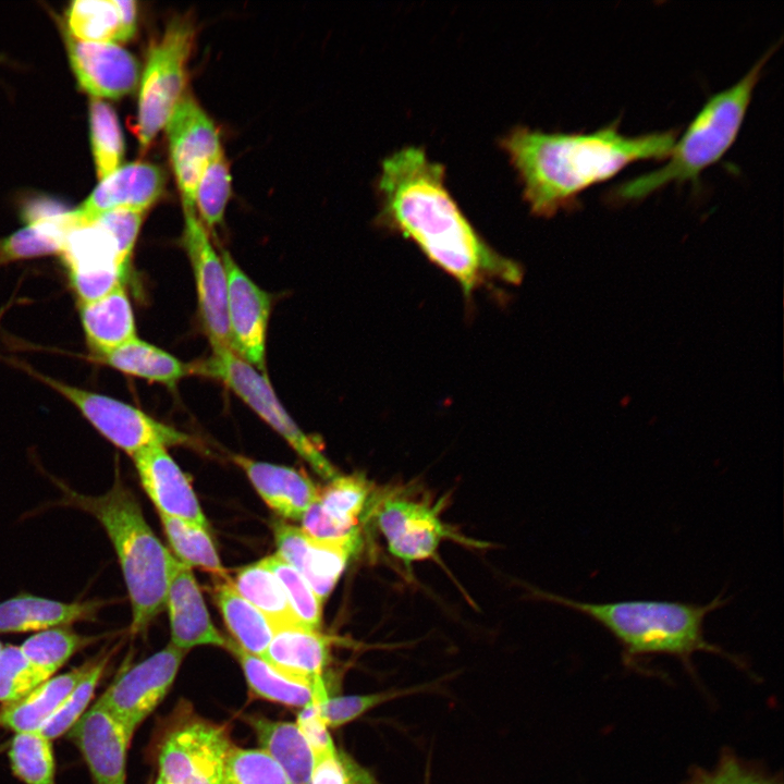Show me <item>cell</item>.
<instances>
[{
	"label": "cell",
	"mask_w": 784,
	"mask_h": 784,
	"mask_svg": "<svg viewBox=\"0 0 784 784\" xmlns=\"http://www.w3.org/2000/svg\"><path fill=\"white\" fill-rule=\"evenodd\" d=\"M331 640L319 629L301 624L274 628L261 659L280 673L310 684L318 699L328 697L323 671L330 658Z\"/></svg>",
	"instance_id": "20"
},
{
	"label": "cell",
	"mask_w": 784,
	"mask_h": 784,
	"mask_svg": "<svg viewBox=\"0 0 784 784\" xmlns=\"http://www.w3.org/2000/svg\"><path fill=\"white\" fill-rule=\"evenodd\" d=\"M0 59H1V57H0Z\"/></svg>",
	"instance_id": "50"
},
{
	"label": "cell",
	"mask_w": 784,
	"mask_h": 784,
	"mask_svg": "<svg viewBox=\"0 0 784 784\" xmlns=\"http://www.w3.org/2000/svg\"><path fill=\"white\" fill-rule=\"evenodd\" d=\"M2 647H3V646H2L1 642H0V649H1Z\"/></svg>",
	"instance_id": "49"
},
{
	"label": "cell",
	"mask_w": 784,
	"mask_h": 784,
	"mask_svg": "<svg viewBox=\"0 0 784 784\" xmlns=\"http://www.w3.org/2000/svg\"><path fill=\"white\" fill-rule=\"evenodd\" d=\"M36 377L71 402L102 437L131 456L152 445L189 442L187 434L133 405L46 375L36 373Z\"/></svg>",
	"instance_id": "8"
},
{
	"label": "cell",
	"mask_w": 784,
	"mask_h": 784,
	"mask_svg": "<svg viewBox=\"0 0 784 784\" xmlns=\"http://www.w3.org/2000/svg\"><path fill=\"white\" fill-rule=\"evenodd\" d=\"M91 357L123 373L169 387H174L180 379L191 372L189 365L138 338L111 352Z\"/></svg>",
	"instance_id": "29"
},
{
	"label": "cell",
	"mask_w": 784,
	"mask_h": 784,
	"mask_svg": "<svg viewBox=\"0 0 784 784\" xmlns=\"http://www.w3.org/2000/svg\"><path fill=\"white\" fill-rule=\"evenodd\" d=\"M88 112L94 163L98 179L102 180L120 168L124 156L123 134L109 103L91 98Z\"/></svg>",
	"instance_id": "34"
},
{
	"label": "cell",
	"mask_w": 784,
	"mask_h": 784,
	"mask_svg": "<svg viewBox=\"0 0 784 784\" xmlns=\"http://www.w3.org/2000/svg\"><path fill=\"white\" fill-rule=\"evenodd\" d=\"M96 640L97 637L83 636L64 626L36 633L20 648L34 666L52 677L74 653Z\"/></svg>",
	"instance_id": "35"
},
{
	"label": "cell",
	"mask_w": 784,
	"mask_h": 784,
	"mask_svg": "<svg viewBox=\"0 0 784 784\" xmlns=\"http://www.w3.org/2000/svg\"><path fill=\"white\" fill-rule=\"evenodd\" d=\"M375 183L376 223L412 240L466 297L491 281H522V267L479 235L446 187L445 167L422 147L404 146L384 157Z\"/></svg>",
	"instance_id": "1"
},
{
	"label": "cell",
	"mask_w": 784,
	"mask_h": 784,
	"mask_svg": "<svg viewBox=\"0 0 784 784\" xmlns=\"http://www.w3.org/2000/svg\"><path fill=\"white\" fill-rule=\"evenodd\" d=\"M377 524L389 551L406 565L432 558L441 540L452 536L439 519L437 507L399 497L381 503Z\"/></svg>",
	"instance_id": "16"
},
{
	"label": "cell",
	"mask_w": 784,
	"mask_h": 784,
	"mask_svg": "<svg viewBox=\"0 0 784 784\" xmlns=\"http://www.w3.org/2000/svg\"><path fill=\"white\" fill-rule=\"evenodd\" d=\"M103 600L62 602L20 593L0 602V633H24L96 621Z\"/></svg>",
	"instance_id": "23"
},
{
	"label": "cell",
	"mask_w": 784,
	"mask_h": 784,
	"mask_svg": "<svg viewBox=\"0 0 784 784\" xmlns=\"http://www.w3.org/2000/svg\"><path fill=\"white\" fill-rule=\"evenodd\" d=\"M221 259L228 279V321L232 350L259 371L266 369V335L271 301L229 252Z\"/></svg>",
	"instance_id": "13"
},
{
	"label": "cell",
	"mask_w": 784,
	"mask_h": 784,
	"mask_svg": "<svg viewBox=\"0 0 784 784\" xmlns=\"http://www.w3.org/2000/svg\"><path fill=\"white\" fill-rule=\"evenodd\" d=\"M133 733L97 700L70 730L94 784H126V758Z\"/></svg>",
	"instance_id": "15"
},
{
	"label": "cell",
	"mask_w": 784,
	"mask_h": 784,
	"mask_svg": "<svg viewBox=\"0 0 784 784\" xmlns=\"http://www.w3.org/2000/svg\"><path fill=\"white\" fill-rule=\"evenodd\" d=\"M166 184L162 169L143 161L118 168L100 181L74 213L88 221L111 210L127 209L147 212L161 197Z\"/></svg>",
	"instance_id": "18"
},
{
	"label": "cell",
	"mask_w": 784,
	"mask_h": 784,
	"mask_svg": "<svg viewBox=\"0 0 784 784\" xmlns=\"http://www.w3.org/2000/svg\"><path fill=\"white\" fill-rule=\"evenodd\" d=\"M160 518L169 542L180 558L179 561L226 578V573L206 529L172 516L160 514Z\"/></svg>",
	"instance_id": "37"
},
{
	"label": "cell",
	"mask_w": 784,
	"mask_h": 784,
	"mask_svg": "<svg viewBox=\"0 0 784 784\" xmlns=\"http://www.w3.org/2000/svg\"><path fill=\"white\" fill-rule=\"evenodd\" d=\"M191 372L205 375L224 383L322 477L338 476L317 444L306 436L286 413L266 373H262L230 348L212 350L210 357L191 364Z\"/></svg>",
	"instance_id": "7"
},
{
	"label": "cell",
	"mask_w": 784,
	"mask_h": 784,
	"mask_svg": "<svg viewBox=\"0 0 784 784\" xmlns=\"http://www.w3.org/2000/svg\"><path fill=\"white\" fill-rule=\"evenodd\" d=\"M283 587L290 605L299 624L319 629L321 625L322 602L318 599L305 578L280 555L274 554L262 560Z\"/></svg>",
	"instance_id": "40"
},
{
	"label": "cell",
	"mask_w": 784,
	"mask_h": 784,
	"mask_svg": "<svg viewBox=\"0 0 784 784\" xmlns=\"http://www.w3.org/2000/svg\"><path fill=\"white\" fill-rule=\"evenodd\" d=\"M66 47L79 87L94 98L118 99L137 86L138 62L118 44L82 41L66 34Z\"/></svg>",
	"instance_id": "17"
},
{
	"label": "cell",
	"mask_w": 784,
	"mask_h": 784,
	"mask_svg": "<svg viewBox=\"0 0 784 784\" xmlns=\"http://www.w3.org/2000/svg\"><path fill=\"white\" fill-rule=\"evenodd\" d=\"M225 648L237 658L253 695L295 708L315 701V688L310 684L280 673L264 659L241 649L233 640L226 639Z\"/></svg>",
	"instance_id": "30"
},
{
	"label": "cell",
	"mask_w": 784,
	"mask_h": 784,
	"mask_svg": "<svg viewBox=\"0 0 784 784\" xmlns=\"http://www.w3.org/2000/svg\"><path fill=\"white\" fill-rule=\"evenodd\" d=\"M9 759L14 775L25 784H54L52 744L39 730L15 733Z\"/></svg>",
	"instance_id": "36"
},
{
	"label": "cell",
	"mask_w": 784,
	"mask_h": 784,
	"mask_svg": "<svg viewBox=\"0 0 784 784\" xmlns=\"http://www.w3.org/2000/svg\"><path fill=\"white\" fill-rule=\"evenodd\" d=\"M49 678L28 661L20 647L10 645L0 649V702L3 706L22 699Z\"/></svg>",
	"instance_id": "43"
},
{
	"label": "cell",
	"mask_w": 784,
	"mask_h": 784,
	"mask_svg": "<svg viewBox=\"0 0 784 784\" xmlns=\"http://www.w3.org/2000/svg\"><path fill=\"white\" fill-rule=\"evenodd\" d=\"M225 726L203 720L174 728L159 752V777L168 784H222L232 747Z\"/></svg>",
	"instance_id": "9"
},
{
	"label": "cell",
	"mask_w": 784,
	"mask_h": 784,
	"mask_svg": "<svg viewBox=\"0 0 784 784\" xmlns=\"http://www.w3.org/2000/svg\"><path fill=\"white\" fill-rule=\"evenodd\" d=\"M296 725L308 742L316 759L338 751L328 731L329 727L321 716L317 701L302 708L297 715Z\"/></svg>",
	"instance_id": "46"
},
{
	"label": "cell",
	"mask_w": 784,
	"mask_h": 784,
	"mask_svg": "<svg viewBox=\"0 0 784 784\" xmlns=\"http://www.w3.org/2000/svg\"><path fill=\"white\" fill-rule=\"evenodd\" d=\"M309 784H376L375 779L339 750L316 759Z\"/></svg>",
	"instance_id": "45"
},
{
	"label": "cell",
	"mask_w": 784,
	"mask_h": 784,
	"mask_svg": "<svg viewBox=\"0 0 784 784\" xmlns=\"http://www.w3.org/2000/svg\"><path fill=\"white\" fill-rule=\"evenodd\" d=\"M109 661V653L95 658V662L87 674L75 686L65 701L56 713L40 727V733L53 740L68 733L79 718L86 712L96 687L103 675Z\"/></svg>",
	"instance_id": "42"
},
{
	"label": "cell",
	"mask_w": 784,
	"mask_h": 784,
	"mask_svg": "<svg viewBox=\"0 0 784 784\" xmlns=\"http://www.w3.org/2000/svg\"><path fill=\"white\" fill-rule=\"evenodd\" d=\"M170 159L183 207H195V191L207 166L222 151L219 132L196 99L184 94L166 124Z\"/></svg>",
	"instance_id": "11"
},
{
	"label": "cell",
	"mask_w": 784,
	"mask_h": 784,
	"mask_svg": "<svg viewBox=\"0 0 784 784\" xmlns=\"http://www.w3.org/2000/svg\"><path fill=\"white\" fill-rule=\"evenodd\" d=\"M773 51L774 47L735 84L708 98L661 168L617 185L612 199L640 200L670 183H696L702 171L718 162L735 142L762 69Z\"/></svg>",
	"instance_id": "4"
},
{
	"label": "cell",
	"mask_w": 784,
	"mask_h": 784,
	"mask_svg": "<svg viewBox=\"0 0 784 784\" xmlns=\"http://www.w3.org/2000/svg\"><path fill=\"white\" fill-rule=\"evenodd\" d=\"M140 482L159 511L207 530L208 523L185 475L166 446L145 448L133 456Z\"/></svg>",
	"instance_id": "19"
},
{
	"label": "cell",
	"mask_w": 784,
	"mask_h": 784,
	"mask_svg": "<svg viewBox=\"0 0 784 784\" xmlns=\"http://www.w3.org/2000/svg\"><path fill=\"white\" fill-rule=\"evenodd\" d=\"M544 597L593 620L608 629L629 654L670 653L687 657L715 650L703 638V622L728 599L718 595L707 604L669 600H623L591 603L561 596Z\"/></svg>",
	"instance_id": "5"
},
{
	"label": "cell",
	"mask_w": 784,
	"mask_h": 784,
	"mask_svg": "<svg viewBox=\"0 0 784 784\" xmlns=\"http://www.w3.org/2000/svg\"><path fill=\"white\" fill-rule=\"evenodd\" d=\"M402 694L401 690H388L368 695L328 697L323 701L317 702L327 726L339 727L357 719L371 708Z\"/></svg>",
	"instance_id": "44"
},
{
	"label": "cell",
	"mask_w": 784,
	"mask_h": 784,
	"mask_svg": "<svg viewBox=\"0 0 784 784\" xmlns=\"http://www.w3.org/2000/svg\"><path fill=\"white\" fill-rule=\"evenodd\" d=\"M79 317L91 355L111 352L137 339L133 308L124 286L79 304Z\"/></svg>",
	"instance_id": "26"
},
{
	"label": "cell",
	"mask_w": 784,
	"mask_h": 784,
	"mask_svg": "<svg viewBox=\"0 0 784 784\" xmlns=\"http://www.w3.org/2000/svg\"><path fill=\"white\" fill-rule=\"evenodd\" d=\"M698 784H777L768 779L752 774L734 760H726L710 775L703 776Z\"/></svg>",
	"instance_id": "47"
},
{
	"label": "cell",
	"mask_w": 784,
	"mask_h": 784,
	"mask_svg": "<svg viewBox=\"0 0 784 784\" xmlns=\"http://www.w3.org/2000/svg\"><path fill=\"white\" fill-rule=\"evenodd\" d=\"M68 35L90 42L128 40L136 30L134 0H75L65 12Z\"/></svg>",
	"instance_id": "25"
},
{
	"label": "cell",
	"mask_w": 784,
	"mask_h": 784,
	"mask_svg": "<svg viewBox=\"0 0 784 784\" xmlns=\"http://www.w3.org/2000/svg\"><path fill=\"white\" fill-rule=\"evenodd\" d=\"M184 654L169 644L123 672L98 700L134 734L167 695Z\"/></svg>",
	"instance_id": "12"
},
{
	"label": "cell",
	"mask_w": 784,
	"mask_h": 784,
	"mask_svg": "<svg viewBox=\"0 0 784 784\" xmlns=\"http://www.w3.org/2000/svg\"><path fill=\"white\" fill-rule=\"evenodd\" d=\"M232 585L274 628L299 624L283 587L262 560L238 571Z\"/></svg>",
	"instance_id": "33"
},
{
	"label": "cell",
	"mask_w": 784,
	"mask_h": 784,
	"mask_svg": "<svg viewBox=\"0 0 784 784\" xmlns=\"http://www.w3.org/2000/svg\"><path fill=\"white\" fill-rule=\"evenodd\" d=\"M183 246L193 269L203 326L212 350H232L228 279L222 259L213 248L195 207H183Z\"/></svg>",
	"instance_id": "10"
},
{
	"label": "cell",
	"mask_w": 784,
	"mask_h": 784,
	"mask_svg": "<svg viewBox=\"0 0 784 784\" xmlns=\"http://www.w3.org/2000/svg\"><path fill=\"white\" fill-rule=\"evenodd\" d=\"M264 749L284 771L291 784H309L315 755L296 723L262 716L247 719Z\"/></svg>",
	"instance_id": "28"
},
{
	"label": "cell",
	"mask_w": 784,
	"mask_h": 784,
	"mask_svg": "<svg viewBox=\"0 0 784 784\" xmlns=\"http://www.w3.org/2000/svg\"><path fill=\"white\" fill-rule=\"evenodd\" d=\"M264 501L278 514L302 520L319 490L303 473L290 467L234 456Z\"/></svg>",
	"instance_id": "24"
},
{
	"label": "cell",
	"mask_w": 784,
	"mask_h": 784,
	"mask_svg": "<svg viewBox=\"0 0 784 784\" xmlns=\"http://www.w3.org/2000/svg\"><path fill=\"white\" fill-rule=\"evenodd\" d=\"M73 210H65L26 222L25 226L0 241L3 264L61 254L66 233L74 224Z\"/></svg>",
	"instance_id": "31"
},
{
	"label": "cell",
	"mask_w": 784,
	"mask_h": 784,
	"mask_svg": "<svg viewBox=\"0 0 784 784\" xmlns=\"http://www.w3.org/2000/svg\"><path fill=\"white\" fill-rule=\"evenodd\" d=\"M194 39L192 20L175 16L148 51L139 83L136 124L142 151L149 148L185 94L187 61Z\"/></svg>",
	"instance_id": "6"
},
{
	"label": "cell",
	"mask_w": 784,
	"mask_h": 784,
	"mask_svg": "<svg viewBox=\"0 0 784 784\" xmlns=\"http://www.w3.org/2000/svg\"><path fill=\"white\" fill-rule=\"evenodd\" d=\"M231 194V173L223 150L207 166L196 191L194 206L207 230L222 220Z\"/></svg>",
	"instance_id": "39"
},
{
	"label": "cell",
	"mask_w": 784,
	"mask_h": 784,
	"mask_svg": "<svg viewBox=\"0 0 784 784\" xmlns=\"http://www.w3.org/2000/svg\"><path fill=\"white\" fill-rule=\"evenodd\" d=\"M676 138L675 130L628 136L613 122L592 132L572 133L517 125L499 143L517 172L531 212L548 218L574 208L579 194L634 162L666 159Z\"/></svg>",
	"instance_id": "2"
},
{
	"label": "cell",
	"mask_w": 784,
	"mask_h": 784,
	"mask_svg": "<svg viewBox=\"0 0 784 784\" xmlns=\"http://www.w3.org/2000/svg\"><path fill=\"white\" fill-rule=\"evenodd\" d=\"M171 644L187 651L199 645L224 647L226 639L215 628L191 566L176 561L166 599Z\"/></svg>",
	"instance_id": "21"
},
{
	"label": "cell",
	"mask_w": 784,
	"mask_h": 784,
	"mask_svg": "<svg viewBox=\"0 0 784 784\" xmlns=\"http://www.w3.org/2000/svg\"><path fill=\"white\" fill-rule=\"evenodd\" d=\"M60 255L70 278L105 274L126 278L131 262L107 226L96 219L79 221L76 217Z\"/></svg>",
	"instance_id": "22"
},
{
	"label": "cell",
	"mask_w": 784,
	"mask_h": 784,
	"mask_svg": "<svg viewBox=\"0 0 784 784\" xmlns=\"http://www.w3.org/2000/svg\"><path fill=\"white\" fill-rule=\"evenodd\" d=\"M216 601L223 620L244 651L262 658L274 634V627L252 603L244 599L232 583L217 585Z\"/></svg>",
	"instance_id": "32"
},
{
	"label": "cell",
	"mask_w": 784,
	"mask_h": 784,
	"mask_svg": "<svg viewBox=\"0 0 784 784\" xmlns=\"http://www.w3.org/2000/svg\"><path fill=\"white\" fill-rule=\"evenodd\" d=\"M370 490L368 481L363 476L357 474L336 476L319 491L317 502L335 520L358 528L359 517L366 507Z\"/></svg>",
	"instance_id": "38"
},
{
	"label": "cell",
	"mask_w": 784,
	"mask_h": 784,
	"mask_svg": "<svg viewBox=\"0 0 784 784\" xmlns=\"http://www.w3.org/2000/svg\"><path fill=\"white\" fill-rule=\"evenodd\" d=\"M63 503L93 515L105 528L117 553L132 604L133 633H140L166 607L176 564L146 523L139 503L121 479L94 497L63 487Z\"/></svg>",
	"instance_id": "3"
},
{
	"label": "cell",
	"mask_w": 784,
	"mask_h": 784,
	"mask_svg": "<svg viewBox=\"0 0 784 784\" xmlns=\"http://www.w3.org/2000/svg\"><path fill=\"white\" fill-rule=\"evenodd\" d=\"M155 784H168V783L164 782L162 779L158 777L157 781L155 782Z\"/></svg>",
	"instance_id": "48"
},
{
	"label": "cell",
	"mask_w": 784,
	"mask_h": 784,
	"mask_svg": "<svg viewBox=\"0 0 784 784\" xmlns=\"http://www.w3.org/2000/svg\"><path fill=\"white\" fill-rule=\"evenodd\" d=\"M94 662L95 658L70 672L50 677L22 699L3 706L0 710V726L15 733L40 730L87 674Z\"/></svg>",
	"instance_id": "27"
},
{
	"label": "cell",
	"mask_w": 784,
	"mask_h": 784,
	"mask_svg": "<svg viewBox=\"0 0 784 784\" xmlns=\"http://www.w3.org/2000/svg\"><path fill=\"white\" fill-rule=\"evenodd\" d=\"M222 784H291L281 767L261 748L232 746L224 763Z\"/></svg>",
	"instance_id": "41"
},
{
	"label": "cell",
	"mask_w": 784,
	"mask_h": 784,
	"mask_svg": "<svg viewBox=\"0 0 784 784\" xmlns=\"http://www.w3.org/2000/svg\"><path fill=\"white\" fill-rule=\"evenodd\" d=\"M278 555L293 566L323 603L340 579L360 536L340 541L317 540L302 528L277 522L273 526Z\"/></svg>",
	"instance_id": "14"
}]
</instances>
